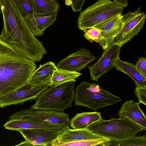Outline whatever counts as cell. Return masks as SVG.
Returning <instances> with one entry per match:
<instances>
[{"label": "cell", "instance_id": "13", "mask_svg": "<svg viewBox=\"0 0 146 146\" xmlns=\"http://www.w3.org/2000/svg\"><path fill=\"white\" fill-rule=\"evenodd\" d=\"M86 129H66L51 143V146H61L66 143L78 141L95 140L104 138Z\"/></svg>", "mask_w": 146, "mask_h": 146}, {"label": "cell", "instance_id": "23", "mask_svg": "<svg viewBox=\"0 0 146 146\" xmlns=\"http://www.w3.org/2000/svg\"><path fill=\"white\" fill-rule=\"evenodd\" d=\"M13 0L24 18L34 15V6L32 0Z\"/></svg>", "mask_w": 146, "mask_h": 146}, {"label": "cell", "instance_id": "21", "mask_svg": "<svg viewBox=\"0 0 146 146\" xmlns=\"http://www.w3.org/2000/svg\"><path fill=\"white\" fill-rule=\"evenodd\" d=\"M57 14H54L46 16H38L34 15L35 23L32 31L35 36H42L45 29L55 22Z\"/></svg>", "mask_w": 146, "mask_h": 146}, {"label": "cell", "instance_id": "5", "mask_svg": "<svg viewBox=\"0 0 146 146\" xmlns=\"http://www.w3.org/2000/svg\"><path fill=\"white\" fill-rule=\"evenodd\" d=\"M123 8L110 0H99L80 14L78 27L83 30L94 27L113 17L122 14Z\"/></svg>", "mask_w": 146, "mask_h": 146}, {"label": "cell", "instance_id": "17", "mask_svg": "<svg viewBox=\"0 0 146 146\" xmlns=\"http://www.w3.org/2000/svg\"><path fill=\"white\" fill-rule=\"evenodd\" d=\"M3 126L6 129L17 131L23 129H65L60 127L54 125L43 123L22 119L9 120Z\"/></svg>", "mask_w": 146, "mask_h": 146}, {"label": "cell", "instance_id": "24", "mask_svg": "<svg viewBox=\"0 0 146 146\" xmlns=\"http://www.w3.org/2000/svg\"><path fill=\"white\" fill-rule=\"evenodd\" d=\"M110 139L106 138L95 140L78 141L66 143L61 146H101L104 142Z\"/></svg>", "mask_w": 146, "mask_h": 146}, {"label": "cell", "instance_id": "3", "mask_svg": "<svg viewBox=\"0 0 146 146\" xmlns=\"http://www.w3.org/2000/svg\"><path fill=\"white\" fill-rule=\"evenodd\" d=\"M74 87V82L49 86L35 100V104L31 108L63 112L72 106Z\"/></svg>", "mask_w": 146, "mask_h": 146}, {"label": "cell", "instance_id": "14", "mask_svg": "<svg viewBox=\"0 0 146 146\" xmlns=\"http://www.w3.org/2000/svg\"><path fill=\"white\" fill-rule=\"evenodd\" d=\"M141 103L133 100H127L118 112L119 117L126 118L146 128V117L139 106Z\"/></svg>", "mask_w": 146, "mask_h": 146}, {"label": "cell", "instance_id": "9", "mask_svg": "<svg viewBox=\"0 0 146 146\" xmlns=\"http://www.w3.org/2000/svg\"><path fill=\"white\" fill-rule=\"evenodd\" d=\"M121 47L111 44L104 50L102 56L98 61L88 66L91 80L98 82L102 75L114 67L115 63L119 57Z\"/></svg>", "mask_w": 146, "mask_h": 146}, {"label": "cell", "instance_id": "29", "mask_svg": "<svg viewBox=\"0 0 146 146\" xmlns=\"http://www.w3.org/2000/svg\"><path fill=\"white\" fill-rule=\"evenodd\" d=\"M113 1L123 8L127 7L129 5L128 0H113Z\"/></svg>", "mask_w": 146, "mask_h": 146}, {"label": "cell", "instance_id": "8", "mask_svg": "<svg viewBox=\"0 0 146 146\" xmlns=\"http://www.w3.org/2000/svg\"><path fill=\"white\" fill-rule=\"evenodd\" d=\"M50 86H35L27 82L13 91L0 96V107L22 104L28 100H35Z\"/></svg>", "mask_w": 146, "mask_h": 146}, {"label": "cell", "instance_id": "18", "mask_svg": "<svg viewBox=\"0 0 146 146\" xmlns=\"http://www.w3.org/2000/svg\"><path fill=\"white\" fill-rule=\"evenodd\" d=\"M102 119L100 112H83L77 113L70 119L69 125L73 129H86L91 124Z\"/></svg>", "mask_w": 146, "mask_h": 146}, {"label": "cell", "instance_id": "10", "mask_svg": "<svg viewBox=\"0 0 146 146\" xmlns=\"http://www.w3.org/2000/svg\"><path fill=\"white\" fill-rule=\"evenodd\" d=\"M52 129H23L18 131L31 146H51L65 130Z\"/></svg>", "mask_w": 146, "mask_h": 146}, {"label": "cell", "instance_id": "25", "mask_svg": "<svg viewBox=\"0 0 146 146\" xmlns=\"http://www.w3.org/2000/svg\"><path fill=\"white\" fill-rule=\"evenodd\" d=\"M84 32V36L88 40L92 42L99 43L102 39L101 31L99 29L92 27L83 30Z\"/></svg>", "mask_w": 146, "mask_h": 146}, {"label": "cell", "instance_id": "19", "mask_svg": "<svg viewBox=\"0 0 146 146\" xmlns=\"http://www.w3.org/2000/svg\"><path fill=\"white\" fill-rule=\"evenodd\" d=\"M34 6V15L46 16L57 14L60 8L56 0H32Z\"/></svg>", "mask_w": 146, "mask_h": 146}, {"label": "cell", "instance_id": "4", "mask_svg": "<svg viewBox=\"0 0 146 146\" xmlns=\"http://www.w3.org/2000/svg\"><path fill=\"white\" fill-rule=\"evenodd\" d=\"M94 133L111 140H121L135 135L145 128L126 118L109 120L102 119L91 124L86 128Z\"/></svg>", "mask_w": 146, "mask_h": 146}, {"label": "cell", "instance_id": "26", "mask_svg": "<svg viewBox=\"0 0 146 146\" xmlns=\"http://www.w3.org/2000/svg\"><path fill=\"white\" fill-rule=\"evenodd\" d=\"M136 85L134 93L141 103L146 105V87H141Z\"/></svg>", "mask_w": 146, "mask_h": 146}, {"label": "cell", "instance_id": "12", "mask_svg": "<svg viewBox=\"0 0 146 146\" xmlns=\"http://www.w3.org/2000/svg\"><path fill=\"white\" fill-rule=\"evenodd\" d=\"M123 15L111 17L94 27L100 30L102 38L99 45L104 50L111 43L114 38L120 31L123 25Z\"/></svg>", "mask_w": 146, "mask_h": 146}, {"label": "cell", "instance_id": "11", "mask_svg": "<svg viewBox=\"0 0 146 146\" xmlns=\"http://www.w3.org/2000/svg\"><path fill=\"white\" fill-rule=\"evenodd\" d=\"M97 58L88 49L82 48L71 54L58 62L57 67L80 72Z\"/></svg>", "mask_w": 146, "mask_h": 146}, {"label": "cell", "instance_id": "28", "mask_svg": "<svg viewBox=\"0 0 146 146\" xmlns=\"http://www.w3.org/2000/svg\"><path fill=\"white\" fill-rule=\"evenodd\" d=\"M135 66L139 71L146 76V58L141 57L139 58Z\"/></svg>", "mask_w": 146, "mask_h": 146}, {"label": "cell", "instance_id": "30", "mask_svg": "<svg viewBox=\"0 0 146 146\" xmlns=\"http://www.w3.org/2000/svg\"><path fill=\"white\" fill-rule=\"evenodd\" d=\"M2 13L1 11V8H0V13Z\"/></svg>", "mask_w": 146, "mask_h": 146}, {"label": "cell", "instance_id": "16", "mask_svg": "<svg viewBox=\"0 0 146 146\" xmlns=\"http://www.w3.org/2000/svg\"><path fill=\"white\" fill-rule=\"evenodd\" d=\"M114 67L117 70L130 77L135 82V85L141 87H146V76L142 74L133 64L123 61L119 57Z\"/></svg>", "mask_w": 146, "mask_h": 146}, {"label": "cell", "instance_id": "1", "mask_svg": "<svg viewBox=\"0 0 146 146\" xmlns=\"http://www.w3.org/2000/svg\"><path fill=\"white\" fill-rule=\"evenodd\" d=\"M36 68L35 62L20 56L0 37V96L27 83Z\"/></svg>", "mask_w": 146, "mask_h": 146}, {"label": "cell", "instance_id": "15", "mask_svg": "<svg viewBox=\"0 0 146 146\" xmlns=\"http://www.w3.org/2000/svg\"><path fill=\"white\" fill-rule=\"evenodd\" d=\"M54 62L49 61L36 69L31 76L27 83L32 85L50 86L54 73L56 70Z\"/></svg>", "mask_w": 146, "mask_h": 146}, {"label": "cell", "instance_id": "6", "mask_svg": "<svg viewBox=\"0 0 146 146\" xmlns=\"http://www.w3.org/2000/svg\"><path fill=\"white\" fill-rule=\"evenodd\" d=\"M22 119L55 125L66 129L69 127V115L63 111L34 110L31 108L16 112L9 120Z\"/></svg>", "mask_w": 146, "mask_h": 146}, {"label": "cell", "instance_id": "2", "mask_svg": "<svg viewBox=\"0 0 146 146\" xmlns=\"http://www.w3.org/2000/svg\"><path fill=\"white\" fill-rule=\"evenodd\" d=\"M121 101L120 98L95 83L83 81L74 90L73 101L75 106L86 107L96 110Z\"/></svg>", "mask_w": 146, "mask_h": 146}, {"label": "cell", "instance_id": "7", "mask_svg": "<svg viewBox=\"0 0 146 146\" xmlns=\"http://www.w3.org/2000/svg\"><path fill=\"white\" fill-rule=\"evenodd\" d=\"M146 15L138 8L133 12L129 11L123 15V25L118 34L113 38L112 44L122 46L137 35L143 27Z\"/></svg>", "mask_w": 146, "mask_h": 146}, {"label": "cell", "instance_id": "27", "mask_svg": "<svg viewBox=\"0 0 146 146\" xmlns=\"http://www.w3.org/2000/svg\"><path fill=\"white\" fill-rule=\"evenodd\" d=\"M70 2V5L74 12L80 11L84 4L85 0H66Z\"/></svg>", "mask_w": 146, "mask_h": 146}, {"label": "cell", "instance_id": "22", "mask_svg": "<svg viewBox=\"0 0 146 146\" xmlns=\"http://www.w3.org/2000/svg\"><path fill=\"white\" fill-rule=\"evenodd\" d=\"M146 146V135L138 137L135 135L121 140H111L104 142L101 146Z\"/></svg>", "mask_w": 146, "mask_h": 146}, {"label": "cell", "instance_id": "20", "mask_svg": "<svg viewBox=\"0 0 146 146\" xmlns=\"http://www.w3.org/2000/svg\"><path fill=\"white\" fill-rule=\"evenodd\" d=\"M82 74L76 72L62 69L56 67L50 86H55L70 82H75L78 77Z\"/></svg>", "mask_w": 146, "mask_h": 146}]
</instances>
